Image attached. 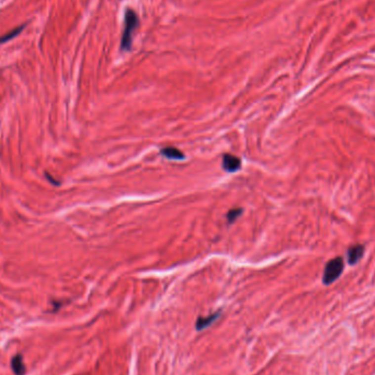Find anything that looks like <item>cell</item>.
<instances>
[{
	"label": "cell",
	"instance_id": "7a4b0ae2",
	"mask_svg": "<svg viewBox=\"0 0 375 375\" xmlns=\"http://www.w3.org/2000/svg\"><path fill=\"white\" fill-rule=\"evenodd\" d=\"M344 269V262L341 257H336L334 259L329 260L327 262L326 267H325L324 276H323V282L326 286L333 283L334 281L341 276Z\"/></svg>",
	"mask_w": 375,
	"mask_h": 375
},
{
	"label": "cell",
	"instance_id": "ba28073f",
	"mask_svg": "<svg viewBox=\"0 0 375 375\" xmlns=\"http://www.w3.org/2000/svg\"><path fill=\"white\" fill-rule=\"evenodd\" d=\"M24 28H26V24H22V26H20V27H18V28H16V29H13L12 31H10V32H8V33L4 34V36L0 37V44L6 43V42L10 41V40H12V39H14L16 37H18L19 34L21 33V31H22V30H23Z\"/></svg>",
	"mask_w": 375,
	"mask_h": 375
},
{
	"label": "cell",
	"instance_id": "52a82bcc",
	"mask_svg": "<svg viewBox=\"0 0 375 375\" xmlns=\"http://www.w3.org/2000/svg\"><path fill=\"white\" fill-rule=\"evenodd\" d=\"M219 316V313H216V314H212L209 315V316L208 317H200L198 319V322L196 324V327L198 331H202V329L207 328L208 326H209V325L213 324L215 321H216V318Z\"/></svg>",
	"mask_w": 375,
	"mask_h": 375
},
{
	"label": "cell",
	"instance_id": "3957f363",
	"mask_svg": "<svg viewBox=\"0 0 375 375\" xmlns=\"http://www.w3.org/2000/svg\"><path fill=\"white\" fill-rule=\"evenodd\" d=\"M364 254V246L363 245H354L349 248L347 252L348 262L351 266H356V264L361 260Z\"/></svg>",
	"mask_w": 375,
	"mask_h": 375
},
{
	"label": "cell",
	"instance_id": "5b68a950",
	"mask_svg": "<svg viewBox=\"0 0 375 375\" xmlns=\"http://www.w3.org/2000/svg\"><path fill=\"white\" fill-rule=\"evenodd\" d=\"M165 157H167L168 159H174V161H181V159L184 158V155L181 151H179L176 147H166L163 148L161 152Z\"/></svg>",
	"mask_w": 375,
	"mask_h": 375
},
{
	"label": "cell",
	"instance_id": "6da1fadb",
	"mask_svg": "<svg viewBox=\"0 0 375 375\" xmlns=\"http://www.w3.org/2000/svg\"><path fill=\"white\" fill-rule=\"evenodd\" d=\"M124 21L125 23L121 41V49H123V51H129L133 44V34L136 31L139 24V20L136 12L133 9L127 8L126 11H125Z\"/></svg>",
	"mask_w": 375,
	"mask_h": 375
},
{
	"label": "cell",
	"instance_id": "9c48e42d",
	"mask_svg": "<svg viewBox=\"0 0 375 375\" xmlns=\"http://www.w3.org/2000/svg\"><path fill=\"white\" fill-rule=\"evenodd\" d=\"M241 213H242V208H235V209H232V211H229L227 214L228 222L229 223L234 222L235 219H236V217H238L239 215H241Z\"/></svg>",
	"mask_w": 375,
	"mask_h": 375
},
{
	"label": "cell",
	"instance_id": "277c9868",
	"mask_svg": "<svg viewBox=\"0 0 375 375\" xmlns=\"http://www.w3.org/2000/svg\"><path fill=\"white\" fill-rule=\"evenodd\" d=\"M242 167V162L238 157L234 156L231 154L224 155L223 157V168L229 172L237 171V170Z\"/></svg>",
	"mask_w": 375,
	"mask_h": 375
},
{
	"label": "cell",
	"instance_id": "8992f818",
	"mask_svg": "<svg viewBox=\"0 0 375 375\" xmlns=\"http://www.w3.org/2000/svg\"><path fill=\"white\" fill-rule=\"evenodd\" d=\"M11 367L16 375H23L24 373H26V367H24L21 354H18V356H14L12 358Z\"/></svg>",
	"mask_w": 375,
	"mask_h": 375
}]
</instances>
